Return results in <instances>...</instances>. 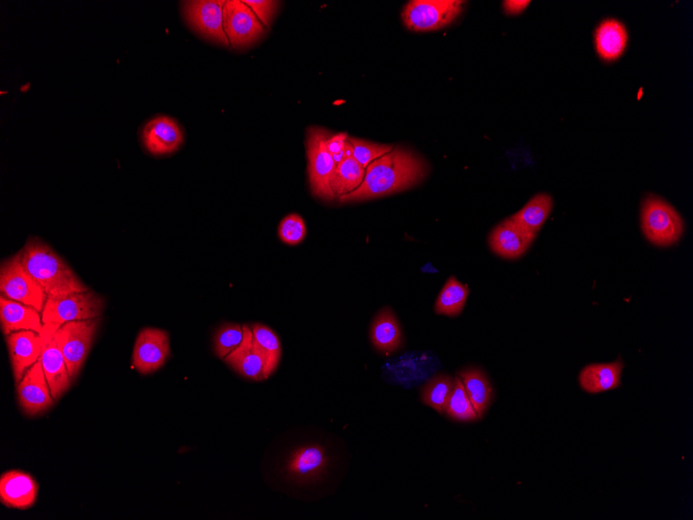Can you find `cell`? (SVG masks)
Listing matches in <instances>:
<instances>
[{"mask_svg":"<svg viewBox=\"0 0 693 520\" xmlns=\"http://www.w3.org/2000/svg\"><path fill=\"white\" fill-rule=\"evenodd\" d=\"M457 376L482 420L494 399V391L488 376L482 369L475 367L464 369Z\"/></svg>","mask_w":693,"mask_h":520,"instance_id":"cb8c5ba5","label":"cell"},{"mask_svg":"<svg viewBox=\"0 0 693 520\" xmlns=\"http://www.w3.org/2000/svg\"><path fill=\"white\" fill-rule=\"evenodd\" d=\"M461 0H412L402 12L409 31L434 32L452 24L462 13Z\"/></svg>","mask_w":693,"mask_h":520,"instance_id":"5b68a950","label":"cell"},{"mask_svg":"<svg viewBox=\"0 0 693 520\" xmlns=\"http://www.w3.org/2000/svg\"><path fill=\"white\" fill-rule=\"evenodd\" d=\"M38 491V483L29 474L11 471L0 478V501L9 508L25 510L33 507Z\"/></svg>","mask_w":693,"mask_h":520,"instance_id":"d6986e66","label":"cell"},{"mask_svg":"<svg viewBox=\"0 0 693 520\" xmlns=\"http://www.w3.org/2000/svg\"><path fill=\"white\" fill-rule=\"evenodd\" d=\"M537 235L523 230L510 218L497 225L489 235L491 251L507 260L521 258L529 251Z\"/></svg>","mask_w":693,"mask_h":520,"instance_id":"2e32d148","label":"cell"},{"mask_svg":"<svg viewBox=\"0 0 693 520\" xmlns=\"http://www.w3.org/2000/svg\"><path fill=\"white\" fill-rule=\"evenodd\" d=\"M332 458L321 444L301 445L288 455L284 464L285 477L297 485H311L322 481L331 468Z\"/></svg>","mask_w":693,"mask_h":520,"instance_id":"ba28073f","label":"cell"},{"mask_svg":"<svg viewBox=\"0 0 693 520\" xmlns=\"http://www.w3.org/2000/svg\"><path fill=\"white\" fill-rule=\"evenodd\" d=\"M251 328L256 345L266 354L275 371L282 357V346L279 337L276 336L270 327L263 324H254Z\"/></svg>","mask_w":693,"mask_h":520,"instance_id":"4dcf8cb0","label":"cell"},{"mask_svg":"<svg viewBox=\"0 0 693 520\" xmlns=\"http://www.w3.org/2000/svg\"><path fill=\"white\" fill-rule=\"evenodd\" d=\"M143 141L151 154L161 156L176 152L182 146L184 136L175 120L162 116L147 123Z\"/></svg>","mask_w":693,"mask_h":520,"instance_id":"e0dca14e","label":"cell"},{"mask_svg":"<svg viewBox=\"0 0 693 520\" xmlns=\"http://www.w3.org/2000/svg\"><path fill=\"white\" fill-rule=\"evenodd\" d=\"M17 386L19 404L27 416L42 414L54 403L40 360L26 371Z\"/></svg>","mask_w":693,"mask_h":520,"instance_id":"9a60e30c","label":"cell"},{"mask_svg":"<svg viewBox=\"0 0 693 520\" xmlns=\"http://www.w3.org/2000/svg\"><path fill=\"white\" fill-rule=\"evenodd\" d=\"M552 209V197L548 194H539L511 216V220L526 232L538 235L547 222Z\"/></svg>","mask_w":693,"mask_h":520,"instance_id":"d4e9b609","label":"cell"},{"mask_svg":"<svg viewBox=\"0 0 693 520\" xmlns=\"http://www.w3.org/2000/svg\"><path fill=\"white\" fill-rule=\"evenodd\" d=\"M428 174L426 161L419 155L395 147L370 164L365 179L353 193L339 199L340 203H358L402 193L419 185Z\"/></svg>","mask_w":693,"mask_h":520,"instance_id":"6da1fadb","label":"cell"},{"mask_svg":"<svg viewBox=\"0 0 693 520\" xmlns=\"http://www.w3.org/2000/svg\"><path fill=\"white\" fill-rule=\"evenodd\" d=\"M530 5V0H506L503 8L507 15L516 16L522 14Z\"/></svg>","mask_w":693,"mask_h":520,"instance_id":"d590c367","label":"cell"},{"mask_svg":"<svg viewBox=\"0 0 693 520\" xmlns=\"http://www.w3.org/2000/svg\"><path fill=\"white\" fill-rule=\"evenodd\" d=\"M349 136L346 132L329 134L326 140V147L331 155H334L342 150H344Z\"/></svg>","mask_w":693,"mask_h":520,"instance_id":"e575fe53","label":"cell"},{"mask_svg":"<svg viewBox=\"0 0 693 520\" xmlns=\"http://www.w3.org/2000/svg\"><path fill=\"white\" fill-rule=\"evenodd\" d=\"M0 293L43 312L48 295L22 265L18 255L5 261L0 270Z\"/></svg>","mask_w":693,"mask_h":520,"instance_id":"8992f818","label":"cell"},{"mask_svg":"<svg viewBox=\"0 0 693 520\" xmlns=\"http://www.w3.org/2000/svg\"><path fill=\"white\" fill-rule=\"evenodd\" d=\"M642 229L651 243L667 248L680 241L685 225L683 218L671 204L650 195L642 205Z\"/></svg>","mask_w":693,"mask_h":520,"instance_id":"3957f363","label":"cell"},{"mask_svg":"<svg viewBox=\"0 0 693 520\" xmlns=\"http://www.w3.org/2000/svg\"><path fill=\"white\" fill-rule=\"evenodd\" d=\"M104 300L93 291L48 296L42 319L44 324L61 327L72 321L99 318L104 311Z\"/></svg>","mask_w":693,"mask_h":520,"instance_id":"277c9868","label":"cell"},{"mask_svg":"<svg viewBox=\"0 0 693 520\" xmlns=\"http://www.w3.org/2000/svg\"><path fill=\"white\" fill-rule=\"evenodd\" d=\"M243 3L255 13L266 29H269L280 4L279 2H271V0H243Z\"/></svg>","mask_w":693,"mask_h":520,"instance_id":"836d02e7","label":"cell"},{"mask_svg":"<svg viewBox=\"0 0 693 520\" xmlns=\"http://www.w3.org/2000/svg\"><path fill=\"white\" fill-rule=\"evenodd\" d=\"M624 367L621 358L613 363L589 365L579 373V385L593 395L618 389L622 386Z\"/></svg>","mask_w":693,"mask_h":520,"instance_id":"44dd1931","label":"cell"},{"mask_svg":"<svg viewBox=\"0 0 693 520\" xmlns=\"http://www.w3.org/2000/svg\"><path fill=\"white\" fill-rule=\"evenodd\" d=\"M628 40V32L622 22L604 20L595 32V48L599 58L607 63L618 61L627 48Z\"/></svg>","mask_w":693,"mask_h":520,"instance_id":"7402d4cb","label":"cell"},{"mask_svg":"<svg viewBox=\"0 0 693 520\" xmlns=\"http://www.w3.org/2000/svg\"><path fill=\"white\" fill-rule=\"evenodd\" d=\"M454 386L455 377L438 374L425 383L421 391L422 402L438 414L445 415Z\"/></svg>","mask_w":693,"mask_h":520,"instance_id":"83f0119b","label":"cell"},{"mask_svg":"<svg viewBox=\"0 0 693 520\" xmlns=\"http://www.w3.org/2000/svg\"><path fill=\"white\" fill-rule=\"evenodd\" d=\"M224 27L230 46L235 49L252 46L265 35L266 30L255 13L240 0L226 2Z\"/></svg>","mask_w":693,"mask_h":520,"instance_id":"7c38bea8","label":"cell"},{"mask_svg":"<svg viewBox=\"0 0 693 520\" xmlns=\"http://www.w3.org/2000/svg\"><path fill=\"white\" fill-rule=\"evenodd\" d=\"M41 312L33 307L8 299L0 298V324L4 335L10 336L21 331H33L41 334L44 323Z\"/></svg>","mask_w":693,"mask_h":520,"instance_id":"ffe728a7","label":"cell"},{"mask_svg":"<svg viewBox=\"0 0 693 520\" xmlns=\"http://www.w3.org/2000/svg\"><path fill=\"white\" fill-rule=\"evenodd\" d=\"M18 257L48 296L89 290L68 264L48 244L37 238L27 241Z\"/></svg>","mask_w":693,"mask_h":520,"instance_id":"7a4b0ae2","label":"cell"},{"mask_svg":"<svg viewBox=\"0 0 693 520\" xmlns=\"http://www.w3.org/2000/svg\"><path fill=\"white\" fill-rule=\"evenodd\" d=\"M445 415L456 422L470 423L480 420L458 376L455 377V386L449 399Z\"/></svg>","mask_w":693,"mask_h":520,"instance_id":"f1b7e54d","label":"cell"},{"mask_svg":"<svg viewBox=\"0 0 693 520\" xmlns=\"http://www.w3.org/2000/svg\"><path fill=\"white\" fill-rule=\"evenodd\" d=\"M100 317L83 321H72L57 331L69 375L76 380L92 348L100 324Z\"/></svg>","mask_w":693,"mask_h":520,"instance_id":"30bf717a","label":"cell"},{"mask_svg":"<svg viewBox=\"0 0 693 520\" xmlns=\"http://www.w3.org/2000/svg\"><path fill=\"white\" fill-rule=\"evenodd\" d=\"M470 289L460 283L456 277H451L440 291L436 303L435 313L449 317L459 316L465 308Z\"/></svg>","mask_w":693,"mask_h":520,"instance_id":"4316f807","label":"cell"},{"mask_svg":"<svg viewBox=\"0 0 693 520\" xmlns=\"http://www.w3.org/2000/svg\"><path fill=\"white\" fill-rule=\"evenodd\" d=\"M330 132L320 127H310L307 134L309 178L312 194L326 202L336 199L330 188V178L336 169L334 157L326 147Z\"/></svg>","mask_w":693,"mask_h":520,"instance_id":"52a82bcc","label":"cell"},{"mask_svg":"<svg viewBox=\"0 0 693 520\" xmlns=\"http://www.w3.org/2000/svg\"><path fill=\"white\" fill-rule=\"evenodd\" d=\"M348 141L353 147V158L365 170L368 169L372 162L390 153L395 148L392 145L375 144L354 138H349Z\"/></svg>","mask_w":693,"mask_h":520,"instance_id":"1f68e13d","label":"cell"},{"mask_svg":"<svg viewBox=\"0 0 693 520\" xmlns=\"http://www.w3.org/2000/svg\"><path fill=\"white\" fill-rule=\"evenodd\" d=\"M242 344L228 357L225 362L239 375L246 379L262 381L269 378L274 370L266 354L256 345L252 328L244 325Z\"/></svg>","mask_w":693,"mask_h":520,"instance_id":"5bb4252c","label":"cell"},{"mask_svg":"<svg viewBox=\"0 0 693 520\" xmlns=\"http://www.w3.org/2000/svg\"><path fill=\"white\" fill-rule=\"evenodd\" d=\"M366 170L353 158H346L336 166L330 178L332 194L338 199L353 193L363 184Z\"/></svg>","mask_w":693,"mask_h":520,"instance_id":"484cf974","label":"cell"},{"mask_svg":"<svg viewBox=\"0 0 693 520\" xmlns=\"http://www.w3.org/2000/svg\"><path fill=\"white\" fill-rule=\"evenodd\" d=\"M170 353L169 334L158 328H145L135 342L133 366L142 374H151L164 366Z\"/></svg>","mask_w":693,"mask_h":520,"instance_id":"4fadbf2b","label":"cell"},{"mask_svg":"<svg viewBox=\"0 0 693 520\" xmlns=\"http://www.w3.org/2000/svg\"><path fill=\"white\" fill-rule=\"evenodd\" d=\"M279 236L288 245L300 244L307 236V227L303 218L295 213L286 216L280 224Z\"/></svg>","mask_w":693,"mask_h":520,"instance_id":"d6a6232c","label":"cell"},{"mask_svg":"<svg viewBox=\"0 0 693 520\" xmlns=\"http://www.w3.org/2000/svg\"><path fill=\"white\" fill-rule=\"evenodd\" d=\"M15 381L18 383L27 370L41 358L43 338L33 331H21L7 336Z\"/></svg>","mask_w":693,"mask_h":520,"instance_id":"ac0fdd59","label":"cell"},{"mask_svg":"<svg viewBox=\"0 0 693 520\" xmlns=\"http://www.w3.org/2000/svg\"><path fill=\"white\" fill-rule=\"evenodd\" d=\"M223 0H191L182 3V14L189 29L202 38L221 45L230 46L224 27Z\"/></svg>","mask_w":693,"mask_h":520,"instance_id":"9c48e42d","label":"cell"},{"mask_svg":"<svg viewBox=\"0 0 693 520\" xmlns=\"http://www.w3.org/2000/svg\"><path fill=\"white\" fill-rule=\"evenodd\" d=\"M243 326L235 323H226L219 327L214 336V350L217 357L225 360L243 342Z\"/></svg>","mask_w":693,"mask_h":520,"instance_id":"f546056e","label":"cell"},{"mask_svg":"<svg viewBox=\"0 0 693 520\" xmlns=\"http://www.w3.org/2000/svg\"><path fill=\"white\" fill-rule=\"evenodd\" d=\"M370 337L377 351L391 354L404 343L402 328L393 309L385 307L374 317Z\"/></svg>","mask_w":693,"mask_h":520,"instance_id":"603a6c76","label":"cell"},{"mask_svg":"<svg viewBox=\"0 0 693 520\" xmlns=\"http://www.w3.org/2000/svg\"><path fill=\"white\" fill-rule=\"evenodd\" d=\"M60 327L44 324L41 336L43 350L40 361L54 400L60 399L71 387L72 380L62 351L57 331Z\"/></svg>","mask_w":693,"mask_h":520,"instance_id":"8fae6325","label":"cell"}]
</instances>
